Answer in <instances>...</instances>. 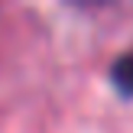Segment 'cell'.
<instances>
[{
    "mask_svg": "<svg viewBox=\"0 0 133 133\" xmlns=\"http://www.w3.org/2000/svg\"><path fill=\"white\" fill-rule=\"evenodd\" d=\"M107 75H110V84H114L123 97H133V49L123 52V55H117L114 62H110Z\"/></svg>",
    "mask_w": 133,
    "mask_h": 133,
    "instance_id": "6da1fadb",
    "label": "cell"
}]
</instances>
